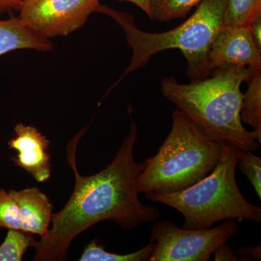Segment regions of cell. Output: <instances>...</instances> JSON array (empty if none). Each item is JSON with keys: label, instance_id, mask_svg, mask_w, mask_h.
Returning a JSON list of instances; mask_svg holds the SVG:
<instances>
[{"label": "cell", "instance_id": "6da1fadb", "mask_svg": "<svg viewBox=\"0 0 261 261\" xmlns=\"http://www.w3.org/2000/svg\"><path fill=\"white\" fill-rule=\"evenodd\" d=\"M130 114V130L112 162L92 176H82L76 167V149L87 128L81 130L66 149L67 162L74 173L75 186L69 200L61 211L53 214L51 227L36 245V261L66 260L70 244L81 233L109 220L126 230L153 222L161 213L142 203L139 198L137 180L143 163L136 162L134 147L137 126Z\"/></svg>", "mask_w": 261, "mask_h": 261}, {"label": "cell", "instance_id": "7a4b0ae2", "mask_svg": "<svg viewBox=\"0 0 261 261\" xmlns=\"http://www.w3.org/2000/svg\"><path fill=\"white\" fill-rule=\"evenodd\" d=\"M250 73L245 67L213 71L204 80L181 84L174 77L163 78V97L176 106L208 138L243 150L256 152L260 144L241 119V86Z\"/></svg>", "mask_w": 261, "mask_h": 261}, {"label": "cell", "instance_id": "3957f363", "mask_svg": "<svg viewBox=\"0 0 261 261\" xmlns=\"http://www.w3.org/2000/svg\"><path fill=\"white\" fill-rule=\"evenodd\" d=\"M229 0H202L187 20L176 28L165 32L150 33L136 27L132 15L101 5L99 13L114 19L126 34L132 50L129 65L121 78L145 66L151 58L161 51L178 49L187 61V75L191 82L204 80L210 75L209 51L211 43L224 25L225 13Z\"/></svg>", "mask_w": 261, "mask_h": 261}, {"label": "cell", "instance_id": "277c9868", "mask_svg": "<svg viewBox=\"0 0 261 261\" xmlns=\"http://www.w3.org/2000/svg\"><path fill=\"white\" fill-rule=\"evenodd\" d=\"M231 147L208 138L176 108L166 140L143 162L137 190L146 195L186 190L212 172Z\"/></svg>", "mask_w": 261, "mask_h": 261}, {"label": "cell", "instance_id": "5b68a950", "mask_svg": "<svg viewBox=\"0 0 261 261\" xmlns=\"http://www.w3.org/2000/svg\"><path fill=\"white\" fill-rule=\"evenodd\" d=\"M238 150L231 147L212 172L173 193H147L146 198L178 211L183 228L204 229L226 220L261 222V208L244 197L237 182Z\"/></svg>", "mask_w": 261, "mask_h": 261}, {"label": "cell", "instance_id": "8992f818", "mask_svg": "<svg viewBox=\"0 0 261 261\" xmlns=\"http://www.w3.org/2000/svg\"><path fill=\"white\" fill-rule=\"evenodd\" d=\"M237 220L204 229L178 227L161 221L152 225L149 241L154 249L149 261H208L216 249L236 236Z\"/></svg>", "mask_w": 261, "mask_h": 261}, {"label": "cell", "instance_id": "52a82bcc", "mask_svg": "<svg viewBox=\"0 0 261 261\" xmlns=\"http://www.w3.org/2000/svg\"><path fill=\"white\" fill-rule=\"evenodd\" d=\"M101 5L99 0H22L19 18L49 39L78 30Z\"/></svg>", "mask_w": 261, "mask_h": 261}, {"label": "cell", "instance_id": "ba28073f", "mask_svg": "<svg viewBox=\"0 0 261 261\" xmlns=\"http://www.w3.org/2000/svg\"><path fill=\"white\" fill-rule=\"evenodd\" d=\"M231 65L252 70L261 68V51L246 25H224L211 43L210 74L214 70Z\"/></svg>", "mask_w": 261, "mask_h": 261}, {"label": "cell", "instance_id": "9c48e42d", "mask_svg": "<svg viewBox=\"0 0 261 261\" xmlns=\"http://www.w3.org/2000/svg\"><path fill=\"white\" fill-rule=\"evenodd\" d=\"M15 137L9 141L8 146L18 154L10 159L36 181H47L51 172V156L48 152L50 142L35 127L21 123L15 126Z\"/></svg>", "mask_w": 261, "mask_h": 261}, {"label": "cell", "instance_id": "30bf717a", "mask_svg": "<svg viewBox=\"0 0 261 261\" xmlns=\"http://www.w3.org/2000/svg\"><path fill=\"white\" fill-rule=\"evenodd\" d=\"M10 195L18 204L22 231L38 234L41 238L48 233L53 218V206L49 197L37 187L10 190Z\"/></svg>", "mask_w": 261, "mask_h": 261}, {"label": "cell", "instance_id": "8fae6325", "mask_svg": "<svg viewBox=\"0 0 261 261\" xmlns=\"http://www.w3.org/2000/svg\"><path fill=\"white\" fill-rule=\"evenodd\" d=\"M20 49L49 51L53 44L22 21L19 17L0 20V56Z\"/></svg>", "mask_w": 261, "mask_h": 261}, {"label": "cell", "instance_id": "7c38bea8", "mask_svg": "<svg viewBox=\"0 0 261 261\" xmlns=\"http://www.w3.org/2000/svg\"><path fill=\"white\" fill-rule=\"evenodd\" d=\"M249 70L245 80L248 88L243 94L240 114L243 123L253 128L255 140L261 143V68Z\"/></svg>", "mask_w": 261, "mask_h": 261}, {"label": "cell", "instance_id": "4fadbf2b", "mask_svg": "<svg viewBox=\"0 0 261 261\" xmlns=\"http://www.w3.org/2000/svg\"><path fill=\"white\" fill-rule=\"evenodd\" d=\"M154 249V244L148 245L140 250L128 254H117L106 251L104 245L97 239H94L85 247L80 261H149Z\"/></svg>", "mask_w": 261, "mask_h": 261}, {"label": "cell", "instance_id": "5bb4252c", "mask_svg": "<svg viewBox=\"0 0 261 261\" xmlns=\"http://www.w3.org/2000/svg\"><path fill=\"white\" fill-rule=\"evenodd\" d=\"M202 0H150V20L169 22L185 18Z\"/></svg>", "mask_w": 261, "mask_h": 261}, {"label": "cell", "instance_id": "9a60e30c", "mask_svg": "<svg viewBox=\"0 0 261 261\" xmlns=\"http://www.w3.org/2000/svg\"><path fill=\"white\" fill-rule=\"evenodd\" d=\"M37 241L32 233L19 230H8L0 245V261H21L29 247H35Z\"/></svg>", "mask_w": 261, "mask_h": 261}, {"label": "cell", "instance_id": "2e32d148", "mask_svg": "<svg viewBox=\"0 0 261 261\" xmlns=\"http://www.w3.org/2000/svg\"><path fill=\"white\" fill-rule=\"evenodd\" d=\"M261 13V0H229L224 25H248L255 15Z\"/></svg>", "mask_w": 261, "mask_h": 261}, {"label": "cell", "instance_id": "e0dca14e", "mask_svg": "<svg viewBox=\"0 0 261 261\" xmlns=\"http://www.w3.org/2000/svg\"><path fill=\"white\" fill-rule=\"evenodd\" d=\"M252 151L238 150V164L254 190L261 199V159L252 153Z\"/></svg>", "mask_w": 261, "mask_h": 261}, {"label": "cell", "instance_id": "ac0fdd59", "mask_svg": "<svg viewBox=\"0 0 261 261\" xmlns=\"http://www.w3.org/2000/svg\"><path fill=\"white\" fill-rule=\"evenodd\" d=\"M0 227L22 231V222L18 204L4 189L0 190Z\"/></svg>", "mask_w": 261, "mask_h": 261}, {"label": "cell", "instance_id": "d6986e66", "mask_svg": "<svg viewBox=\"0 0 261 261\" xmlns=\"http://www.w3.org/2000/svg\"><path fill=\"white\" fill-rule=\"evenodd\" d=\"M214 254L215 260H241L236 251H233L226 243L220 245Z\"/></svg>", "mask_w": 261, "mask_h": 261}, {"label": "cell", "instance_id": "ffe728a7", "mask_svg": "<svg viewBox=\"0 0 261 261\" xmlns=\"http://www.w3.org/2000/svg\"><path fill=\"white\" fill-rule=\"evenodd\" d=\"M260 245L255 247H240L236 250L241 260H260Z\"/></svg>", "mask_w": 261, "mask_h": 261}, {"label": "cell", "instance_id": "44dd1931", "mask_svg": "<svg viewBox=\"0 0 261 261\" xmlns=\"http://www.w3.org/2000/svg\"><path fill=\"white\" fill-rule=\"evenodd\" d=\"M257 49L261 51V13L255 15L247 25Z\"/></svg>", "mask_w": 261, "mask_h": 261}, {"label": "cell", "instance_id": "7402d4cb", "mask_svg": "<svg viewBox=\"0 0 261 261\" xmlns=\"http://www.w3.org/2000/svg\"><path fill=\"white\" fill-rule=\"evenodd\" d=\"M22 0H0V15L13 10L19 11Z\"/></svg>", "mask_w": 261, "mask_h": 261}, {"label": "cell", "instance_id": "603a6c76", "mask_svg": "<svg viewBox=\"0 0 261 261\" xmlns=\"http://www.w3.org/2000/svg\"><path fill=\"white\" fill-rule=\"evenodd\" d=\"M120 1H127L137 5L151 18L150 0H120Z\"/></svg>", "mask_w": 261, "mask_h": 261}]
</instances>
